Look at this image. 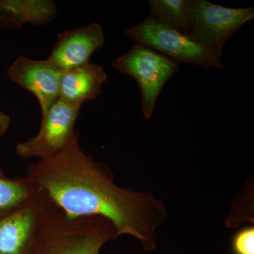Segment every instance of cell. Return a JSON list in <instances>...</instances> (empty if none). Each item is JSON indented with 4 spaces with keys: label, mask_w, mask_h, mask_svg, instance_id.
I'll list each match as a JSON object with an SVG mask.
<instances>
[{
    "label": "cell",
    "mask_w": 254,
    "mask_h": 254,
    "mask_svg": "<svg viewBox=\"0 0 254 254\" xmlns=\"http://www.w3.org/2000/svg\"><path fill=\"white\" fill-rule=\"evenodd\" d=\"M107 79L103 66L90 62L68 70L60 78L59 98L68 105L81 107L85 102L99 96Z\"/></svg>",
    "instance_id": "30bf717a"
},
{
    "label": "cell",
    "mask_w": 254,
    "mask_h": 254,
    "mask_svg": "<svg viewBox=\"0 0 254 254\" xmlns=\"http://www.w3.org/2000/svg\"><path fill=\"white\" fill-rule=\"evenodd\" d=\"M51 0H0V28L18 29L26 24L45 26L57 16Z\"/></svg>",
    "instance_id": "8fae6325"
},
{
    "label": "cell",
    "mask_w": 254,
    "mask_h": 254,
    "mask_svg": "<svg viewBox=\"0 0 254 254\" xmlns=\"http://www.w3.org/2000/svg\"><path fill=\"white\" fill-rule=\"evenodd\" d=\"M80 110L81 107L68 105L59 98L41 117L36 136L16 145V154L23 159L43 160L59 153L77 135L74 125Z\"/></svg>",
    "instance_id": "8992f818"
},
{
    "label": "cell",
    "mask_w": 254,
    "mask_h": 254,
    "mask_svg": "<svg viewBox=\"0 0 254 254\" xmlns=\"http://www.w3.org/2000/svg\"><path fill=\"white\" fill-rule=\"evenodd\" d=\"M46 198V193L41 189L21 208L0 218V254H27L39 227Z\"/></svg>",
    "instance_id": "ba28073f"
},
{
    "label": "cell",
    "mask_w": 254,
    "mask_h": 254,
    "mask_svg": "<svg viewBox=\"0 0 254 254\" xmlns=\"http://www.w3.org/2000/svg\"><path fill=\"white\" fill-rule=\"evenodd\" d=\"M149 17L184 34H190V0H150Z\"/></svg>",
    "instance_id": "4fadbf2b"
},
{
    "label": "cell",
    "mask_w": 254,
    "mask_h": 254,
    "mask_svg": "<svg viewBox=\"0 0 254 254\" xmlns=\"http://www.w3.org/2000/svg\"><path fill=\"white\" fill-rule=\"evenodd\" d=\"M26 177L68 215L102 217L118 237L128 235L143 250H156L158 230L168 220L163 202L149 191L118 186L103 162L81 150L78 134L59 153L30 165Z\"/></svg>",
    "instance_id": "6da1fadb"
},
{
    "label": "cell",
    "mask_w": 254,
    "mask_h": 254,
    "mask_svg": "<svg viewBox=\"0 0 254 254\" xmlns=\"http://www.w3.org/2000/svg\"><path fill=\"white\" fill-rule=\"evenodd\" d=\"M11 81L36 97L42 116L59 99L60 83L63 72L48 59H29L20 55L6 71Z\"/></svg>",
    "instance_id": "52a82bcc"
},
{
    "label": "cell",
    "mask_w": 254,
    "mask_h": 254,
    "mask_svg": "<svg viewBox=\"0 0 254 254\" xmlns=\"http://www.w3.org/2000/svg\"><path fill=\"white\" fill-rule=\"evenodd\" d=\"M125 34L136 44L158 51L179 63H187L208 68H223L221 59L190 36L169 27L148 16L131 26Z\"/></svg>",
    "instance_id": "277c9868"
},
{
    "label": "cell",
    "mask_w": 254,
    "mask_h": 254,
    "mask_svg": "<svg viewBox=\"0 0 254 254\" xmlns=\"http://www.w3.org/2000/svg\"><path fill=\"white\" fill-rule=\"evenodd\" d=\"M254 18V7L233 9L190 0V36L220 58L227 40Z\"/></svg>",
    "instance_id": "5b68a950"
},
{
    "label": "cell",
    "mask_w": 254,
    "mask_h": 254,
    "mask_svg": "<svg viewBox=\"0 0 254 254\" xmlns=\"http://www.w3.org/2000/svg\"><path fill=\"white\" fill-rule=\"evenodd\" d=\"M105 42L103 28L98 23L64 31L58 35V41L47 59L63 73L89 63L90 57L103 48Z\"/></svg>",
    "instance_id": "9c48e42d"
},
{
    "label": "cell",
    "mask_w": 254,
    "mask_h": 254,
    "mask_svg": "<svg viewBox=\"0 0 254 254\" xmlns=\"http://www.w3.org/2000/svg\"><path fill=\"white\" fill-rule=\"evenodd\" d=\"M118 237L113 223L98 216H71L46 193L39 227L27 254H99Z\"/></svg>",
    "instance_id": "7a4b0ae2"
},
{
    "label": "cell",
    "mask_w": 254,
    "mask_h": 254,
    "mask_svg": "<svg viewBox=\"0 0 254 254\" xmlns=\"http://www.w3.org/2000/svg\"><path fill=\"white\" fill-rule=\"evenodd\" d=\"M11 120L6 114L0 111V141L7 130L9 129ZM0 177H4L2 170L0 167Z\"/></svg>",
    "instance_id": "9a60e30c"
},
{
    "label": "cell",
    "mask_w": 254,
    "mask_h": 254,
    "mask_svg": "<svg viewBox=\"0 0 254 254\" xmlns=\"http://www.w3.org/2000/svg\"><path fill=\"white\" fill-rule=\"evenodd\" d=\"M113 66L138 83L143 116L148 120L165 83L180 71V63L148 47L136 44L126 54L115 58Z\"/></svg>",
    "instance_id": "3957f363"
},
{
    "label": "cell",
    "mask_w": 254,
    "mask_h": 254,
    "mask_svg": "<svg viewBox=\"0 0 254 254\" xmlns=\"http://www.w3.org/2000/svg\"><path fill=\"white\" fill-rule=\"evenodd\" d=\"M41 189L27 177H0V218L16 211L34 198Z\"/></svg>",
    "instance_id": "7c38bea8"
},
{
    "label": "cell",
    "mask_w": 254,
    "mask_h": 254,
    "mask_svg": "<svg viewBox=\"0 0 254 254\" xmlns=\"http://www.w3.org/2000/svg\"><path fill=\"white\" fill-rule=\"evenodd\" d=\"M235 254H254V227L250 226L240 230L232 240Z\"/></svg>",
    "instance_id": "5bb4252c"
}]
</instances>
